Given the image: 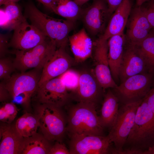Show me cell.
Returning a JSON list of instances; mask_svg holds the SVG:
<instances>
[{
  "label": "cell",
  "mask_w": 154,
  "mask_h": 154,
  "mask_svg": "<svg viewBox=\"0 0 154 154\" xmlns=\"http://www.w3.org/2000/svg\"><path fill=\"white\" fill-rule=\"evenodd\" d=\"M9 47L21 50L31 49L43 42L48 37L26 19L14 30Z\"/></svg>",
  "instance_id": "12"
},
{
  "label": "cell",
  "mask_w": 154,
  "mask_h": 154,
  "mask_svg": "<svg viewBox=\"0 0 154 154\" xmlns=\"http://www.w3.org/2000/svg\"><path fill=\"white\" fill-rule=\"evenodd\" d=\"M68 40L76 60H84L90 55L93 43L84 28L68 37Z\"/></svg>",
  "instance_id": "22"
},
{
  "label": "cell",
  "mask_w": 154,
  "mask_h": 154,
  "mask_svg": "<svg viewBox=\"0 0 154 154\" xmlns=\"http://www.w3.org/2000/svg\"><path fill=\"white\" fill-rule=\"evenodd\" d=\"M57 48L55 42L48 37L43 42L31 49H14L9 52L15 55L13 62L15 69L24 72L32 68L42 70Z\"/></svg>",
  "instance_id": "6"
},
{
  "label": "cell",
  "mask_w": 154,
  "mask_h": 154,
  "mask_svg": "<svg viewBox=\"0 0 154 154\" xmlns=\"http://www.w3.org/2000/svg\"><path fill=\"white\" fill-rule=\"evenodd\" d=\"M66 46H63L57 48L46 62L42 69L38 86L58 77L74 64L75 60L67 52Z\"/></svg>",
  "instance_id": "15"
},
{
  "label": "cell",
  "mask_w": 154,
  "mask_h": 154,
  "mask_svg": "<svg viewBox=\"0 0 154 154\" xmlns=\"http://www.w3.org/2000/svg\"><path fill=\"white\" fill-rule=\"evenodd\" d=\"M79 6H81L90 0H73Z\"/></svg>",
  "instance_id": "40"
},
{
  "label": "cell",
  "mask_w": 154,
  "mask_h": 154,
  "mask_svg": "<svg viewBox=\"0 0 154 154\" xmlns=\"http://www.w3.org/2000/svg\"><path fill=\"white\" fill-rule=\"evenodd\" d=\"M48 154H70V153L69 149L64 145L56 141L52 146Z\"/></svg>",
  "instance_id": "31"
},
{
  "label": "cell",
  "mask_w": 154,
  "mask_h": 154,
  "mask_svg": "<svg viewBox=\"0 0 154 154\" xmlns=\"http://www.w3.org/2000/svg\"><path fill=\"white\" fill-rule=\"evenodd\" d=\"M20 0H6V3L7 2H12L17 3V2H18V1Z\"/></svg>",
  "instance_id": "43"
},
{
  "label": "cell",
  "mask_w": 154,
  "mask_h": 154,
  "mask_svg": "<svg viewBox=\"0 0 154 154\" xmlns=\"http://www.w3.org/2000/svg\"><path fill=\"white\" fill-rule=\"evenodd\" d=\"M144 98L154 116V80L150 90Z\"/></svg>",
  "instance_id": "33"
},
{
  "label": "cell",
  "mask_w": 154,
  "mask_h": 154,
  "mask_svg": "<svg viewBox=\"0 0 154 154\" xmlns=\"http://www.w3.org/2000/svg\"><path fill=\"white\" fill-rule=\"evenodd\" d=\"M131 5L130 0H124L111 16L102 38L108 39L124 31L130 15Z\"/></svg>",
  "instance_id": "18"
},
{
  "label": "cell",
  "mask_w": 154,
  "mask_h": 154,
  "mask_svg": "<svg viewBox=\"0 0 154 154\" xmlns=\"http://www.w3.org/2000/svg\"><path fill=\"white\" fill-rule=\"evenodd\" d=\"M95 66L92 71L103 89H113L118 86L112 75L108 58V40L100 37L93 42Z\"/></svg>",
  "instance_id": "11"
},
{
  "label": "cell",
  "mask_w": 154,
  "mask_h": 154,
  "mask_svg": "<svg viewBox=\"0 0 154 154\" xmlns=\"http://www.w3.org/2000/svg\"><path fill=\"white\" fill-rule=\"evenodd\" d=\"M48 140L37 133L24 137L22 154H48L52 146Z\"/></svg>",
  "instance_id": "23"
},
{
  "label": "cell",
  "mask_w": 154,
  "mask_h": 154,
  "mask_svg": "<svg viewBox=\"0 0 154 154\" xmlns=\"http://www.w3.org/2000/svg\"><path fill=\"white\" fill-rule=\"evenodd\" d=\"M97 104L79 102L69 106L68 111L66 131L69 135L105 136L96 111Z\"/></svg>",
  "instance_id": "3"
},
{
  "label": "cell",
  "mask_w": 154,
  "mask_h": 154,
  "mask_svg": "<svg viewBox=\"0 0 154 154\" xmlns=\"http://www.w3.org/2000/svg\"><path fill=\"white\" fill-rule=\"evenodd\" d=\"M0 27L3 29L10 30L9 21L3 9H0Z\"/></svg>",
  "instance_id": "35"
},
{
  "label": "cell",
  "mask_w": 154,
  "mask_h": 154,
  "mask_svg": "<svg viewBox=\"0 0 154 154\" xmlns=\"http://www.w3.org/2000/svg\"><path fill=\"white\" fill-rule=\"evenodd\" d=\"M31 24L54 41L57 48L66 46L69 33L74 28L76 22L53 18L40 11L32 3L26 6L24 14Z\"/></svg>",
  "instance_id": "2"
},
{
  "label": "cell",
  "mask_w": 154,
  "mask_h": 154,
  "mask_svg": "<svg viewBox=\"0 0 154 154\" xmlns=\"http://www.w3.org/2000/svg\"><path fill=\"white\" fill-rule=\"evenodd\" d=\"M6 3V0H0V5H4Z\"/></svg>",
  "instance_id": "42"
},
{
  "label": "cell",
  "mask_w": 154,
  "mask_h": 154,
  "mask_svg": "<svg viewBox=\"0 0 154 154\" xmlns=\"http://www.w3.org/2000/svg\"><path fill=\"white\" fill-rule=\"evenodd\" d=\"M17 113V108L14 104L6 103L0 108V121L10 124L15 118Z\"/></svg>",
  "instance_id": "29"
},
{
  "label": "cell",
  "mask_w": 154,
  "mask_h": 154,
  "mask_svg": "<svg viewBox=\"0 0 154 154\" xmlns=\"http://www.w3.org/2000/svg\"><path fill=\"white\" fill-rule=\"evenodd\" d=\"M15 69L13 61L9 58L4 57L0 59V79L6 80L9 79Z\"/></svg>",
  "instance_id": "30"
},
{
  "label": "cell",
  "mask_w": 154,
  "mask_h": 154,
  "mask_svg": "<svg viewBox=\"0 0 154 154\" xmlns=\"http://www.w3.org/2000/svg\"><path fill=\"white\" fill-rule=\"evenodd\" d=\"M119 100L114 92L109 89L104 95L99 116L100 123L104 128L110 129L117 117Z\"/></svg>",
  "instance_id": "21"
},
{
  "label": "cell",
  "mask_w": 154,
  "mask_h": 154,
  "mask_svg": "<svg viewBox=\"0 0 154 154\" xmlns=\"http://www.w3.org/2000/svg\"><path fill=\"white\" fill-rule=\"evenodd\" d=\"M145 9L148 21L154 31V1H151Z\"/></svg>",
  "instance_id": "34"
},
{
  "label": "cell",
  "mask_w": 154,
  "mask_h": 154,
  "mask_svg": "<svg viewBox=\"0 0 154 154\" xmlns=\"http://www.w3.org/2000/svg\"><path fill=\"white\" fill-rule=\"evenodd\" d=\"M37 108L36 115L42 135L49 141L61 142L66 131L67 118L60 107L41 103Z\"/></svg>",
  "instance_id": "5"
},
{
  "label": "cell",
  "mask_w": 154,
  "mask_h": 154,
  "mask_svg": "<svg viewBox=\"0 0 154 154\" xmlns=\"http://www.w3.org/2000/svg\"><path fill=\"white\" fill-rule=\"evenodd\" d=\"M143 99L123 104L119 109L116 120L108 135L110 142L115 146L113 148L111 147L110 154H119L123 150L134 125L137 108Z\"/></svg>",
  "instance_id": "7"
},
{
  "label": "cell",
  "mask_w": 154,
  "mask_h": 154,
  "mask_svg": "<svg viewBox=\"0 0 154 154\" xmlns=\"http://www.w3.org/2000/svg\"><path fill=\"white\" fill-rule=\"evenodd\" d=\"M35 69L28 72L15 73L4 80L10 97L14 101L26 108L30 105L31 99L37 90L41 73Z\"/></svg>",
  "instance_id": "4"
},
{
  "label": "cell",
  "mask_w": 154,
  "mask_h": 154,
  "mask_svg": "<svg viewBox=\"0 0 154 154\" xmlns=\"http://www.w3.org/2000/svg\"><path fill=\"white\" fill-rule=\"evenodd\" d=\"M80 73L71 69H68L58 76L61 80L68 91H75L78 85Z\"/></svg>",
  "instance_id": "28"
},
{
  "label": "cell",
  "mask_w": 154,
  "mask_h": 154,
  "mask_svg": "<svg viewBox=\"0 0 154 154\" xmlns=\"http://www.w3.org/2000/svg\"><path fill=\"white\" fill-rule=\"evenodd\" d=\"M124 31L110 37L108 40V58L112 76L116 82L119 79V72L126 40Z\"/></svg>",
  "instance_id": "19"
},
{
  "label": "cell",
  "mask_w": 154,
  "mask_h": 154,
  "mask_svg": "<svg viewBox=\"0 0 154 154\" xmlns=\"http://www.w3.org/2000/svg\"><path fill=\"white\" fill-rule=\"evenodd\" d=\"M37 97L41 103L48 104L61 107L70 99V93L61 79L57 77L38 86Z\"/></svg>",
  "instance_id": "14"
},
{
  "label": "cell",
  "mask_w": 154,
  "mask_h": 154,
  "mask_svg": "<svg viewBox=\"0 0 154 154\" xmlns=\"http://www.w3.org/2000/svg\"><path fill=\"white\" fill-rule=\"evenodd\" d=\"M56 14L76 22L80 19L82 9L72 0H54Z\"/></svg>",
  "instance_id": "24"
},
{
  "label": "cell",
  "mask_w": 154,
  "mask_h": 154,
  "mask_svg": "<svg viewBox=\"0 0 154 154\" xmlns=\"http://www.w3.org/2000/svg\"><path fill=\"white\" fill-rule=\"evenodd\" d=\"M126 38L128 43L136 45L145 38L152 29L145 8L137 6L131 12Z\"/></svg>",
  "instance_id": "16"
},
{
  "label": "cell",
  "mask_w": 154,
  "mask_h": 154,
  "mask_svg": "<svg viewBox=\"0 0 154 154\" xmlns=\"http://www.w3.org/2000/svg\"><path fill=\"white\" fill-rule=\"evenodd\" d=\"M154 76L147 72L130 76L114 88V92L122 104L140 100L150 90Z\"/></svg>",
  "instance_id": "8"
},
{
  "label": "cell",
  "mask_w": 154,
  "mask_h": 154,
  "mask_svg": "<svg viewBox=\"0 0 154 154\" xmlns=\"http://www.w3.org/2000/svg\"><path fill=\"white\" fill-rule=\"evenodd\" d=\"M100 86L92 71L80 73L78 86L70 93V99L77 102L92 103L97 104L103 94Z\"/></svg>",
  "instance_id": "13"
},
{
  "label": "cell",
  "mask_w": 154,
  "mask_h": 154,
  "mask_svg": "<svg viewBox=\"0 0 154 154\" xmlns=\"http://www.w3.org/2000/svg\"><path fill=\"white\" fill-rule=\"evenodd\" d=\"M147 72L149 73L145 61L136 47L128 43L124 49L119 68L120 83L130 76Z\"/></svg>",
  "instance_id": "17"
},
{
  "label": "cell",
  "mask_w": 154,
  "mask_h": 154,
  "mask_svg": "<svg viewBox=\"0 0 154 154\" xmlns=\"http://www.w3.org/2000/svg\"><path fill=\"white\" fill-rule=\"evenodd\" d=\"M15 126L22 136L29 137L37 133L39 127L38 119L36 114L26 113L17 120Z\"/></svg>",
  "instance_id": "26"
},
{
  "label": "cell",
  "mask_w": 154,
  "mask_h": 154,
  "mask_svg": "<svg viewBox=\"0 0 154 154\" xmlns=\"http://www.w3.org/2000/svg\"><path fill=\"white\" fill-rule=\"evenodd\" d=\"M149 0H136L137 6H141L144 3Z\"/></svg>",
  "instance_id": "41"
},
{
  "label": "cell",
  "mask_w": 154,
  "mask_h": 154,
  "mask_svg": "<svg viewBox=\"0 0 154 154\" xmlns=\"http://www.w3.org/2000/svg\"><path fill=\"white\" fill-rule=\"evenodd\" d=\"M52 12L56 14L55 6L54 0H37Z\"/></svg>",
  "instance_id": "38"
},
{
  "label": "cell",
  "mask_w": 154,
  "mask_h": 154,
  "mask_svg": "<svg viewBox=\"0 0 154 154\" xmlns=\"http://www.w3.org/2000/svg\"><path fill=\"white\" fill-rule=\"evenodd\" d=\"M8 35L0 34V57H5L6 54L9 52L8 48L9 47Z\"/></svg>",
  "instance_id": "32"
},
{
  "label": "cell",
  "mask_w": 154,
  "mask_h": 154,
  "mask_svg": "<svg viewBox=\"0 0 154 154\" xmlns=\"http://www.w3.org/2000/svg\"><path fill=\"white\" fill-rule=\"evenodd\" d=\"M0 137V154H21L24 137L19 133L15 125L1 126Z\"/></svg>",
  "instance_id": "20"
},
{
  "label": "cell",
  "mask_w": 154,
  "mask_h": 154,
  "mask_svg": "<svg viewBox=\"0 0 154 154\" xmlns=\"http://www.w3.org/2000/svg\"><path fill=\"white\" fill-rule=\"evenodd\" d=\"M70 154H110L112 143L108 135H69Z\"/></svg>",
  "instance_id": "10"
},
{
  "label": "cell",
  "mask_w": 154,
  "mask_h": 154,
  "mask_svg": "<svg viewBox=\"0 0 154 154\" xmlns=\"http://www.w3.org/2000/svg\"><path fill=\"white\" fill-rule=\"evenodd\" d=\"M154 143V116L145 98L139 106L134 123L119 154H144Z\"/></svg>",
  "instance_id": "1"
},
{
  "label": "cell",
  "mask_w": 154,
  "mask_h": 154,
  "mask_svg": "<svg viewBox=\"0 0 154 154\" xmlns=\"http://www.w3.org/2000/svg\"><path fill=\"white\" fill-rule=\"evenodd\" d=\"M111 16L105 0H94L90 6L82 9L80 19L88 34L95 37L103 34Z\"/></svg>",
  "instance_id": "9"
},
{
  "label": "cell",
  "mask_w": 154,
  "mask_h": 154,
  "mask_svg": "<svg viewBox=\"0 0 154 154\" xmlns=\"http://www.w3.org/2000/svg\"><path fill=\"white\" fill-rule=\"evenodd\" d=\"M154 1V0H151V1Z\"/></svg>",
  "instance_id": "44"
},
{
  "label": "cell",
  "mask_w": 154,
  "mask_h": 154,
  "mask_svg": "<svg viewBox=\"0 0 154 154\" xmlns=\"http://www.w3.org/2000/svg\"><path fill=\"white\" fill-rule=\"evenodd\" d=\"M144 154H154V143L144 152Z\"/></svg>",
  "instance_id": "39"
},
{
  "label": "cell",
  "mask_w": 154,
  "mask_h": 154,
  "mask_svg": "<svg viewBox=\"0 0 154 154\" xmlns=\"http://www.w3.org/2000/svg\"><path fill=\"white\" fill-rule=\"evenodd\" d=\"M110 14L112 15L124 0H105Z\"/></svg>",
  "instance_id": "37"
},
{
  "label": "cell",
  "mask_w": 154,
  "mask_h": 154,
  "mask_svg": "<svg viewBox=\"0 0 154 154\" xmlns=\"http://www.w3.org/2000/svg\"><path fill=\"white\" fill-rule=\"evenodd\" d=\"M10 97L9 92L6 88L4 81L0 83V101L1 102H5Z\"/></svg>",
  "instance_id": "36"
},
{
  "label": "cell",
  "mask_w": 154,
  "mask_h": 154,
  "mask_svg": "<svg viewBox=\"0 0 154 154\" xmlns=\"http://www.w3.org/2000/svg\"><path fill=\"white\" fill-rule=\"evenodd\" d=\"M135 46L144 59L149 72L154 74V31Z\"/></svg>",
  "instance_id": "25"
},
{
  "label": "cell",
  "mask_w": 154,
  "mask_h": 154,
  "mask_svg": "<svg viewBox=\"0 0 154 154\" xmlns=\"http://www.w3.org/2000/svg\"><path fill=\"white\" fill-rule=\"evenodd\" d=\"M4 5V9L9 21L10 30H14L26 19L22 14L21 8L16 3L7 2Z\"/></svg>",
  "instance_id": "27"
}]
</instances>
